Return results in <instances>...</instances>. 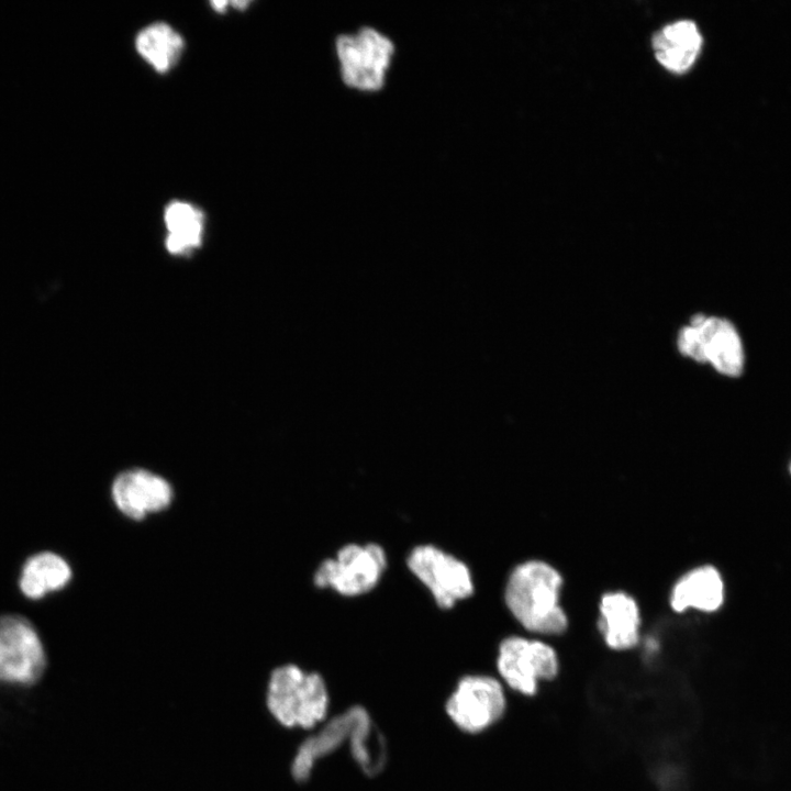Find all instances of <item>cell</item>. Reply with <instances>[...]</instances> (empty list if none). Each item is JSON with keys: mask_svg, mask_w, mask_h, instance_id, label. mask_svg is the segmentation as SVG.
<instances>
[{"mask_svg": "<svg viewBox=\"0 0 791 791\" xmlns=\"http://www.w3.org/2000/svg\"><path fill=\"white\" fill-rule=\"evenodd\" d=\"M562 577L549 564L527 560L517 565L504 587V602L512 616L528 632L559 635L568 619L559 604Z\"/></svg>", "mask_w": 791, "mask_h": 791, "instance_id": "cell-1", "label": "cell"}, {"mask_svg": "<svg viewBox=\"0 0 791 791\" xmlns=\"http://www.w3.org/2000/svg\"><path fill=\"white\" fill-rule=\"evenodd\" d=\"M266 705L276 721L286 727L312 728L327 713L328 694L317 672H307L287 664L272 670Z\"/></svg>", "mask_w": 791, "mask_h": 791, "instance_id": "cell-2", "label": "cell"}, {"mask_svg": "<svg viewBox=\"0 0 791 791\" xmlns=\"http://www.w3.org/2000/svg\"><path fill=\"white\" fill-rule=\"evenodd\" d=\"M388 556L377 543H349L316 567L313 582L346 598L369 593L387 570Z\"/></svg>", "mask_w": 791, "mask_h": 791, "instance_id": "cell-3", "label": "cell"}, {"mask_svg": "<svg viewBox=\"0 0 791 791\" xmlns=\"http://www.w3.org/2000/svg\"><path fill=\"white\" fill-rule=\"evenodd\" d=\"M680 354L698 363H708L727 377L742 375L745 354L734 324L724 317L695 314L677 337Z\"/></svg>", "mask_w": 791, "mask_h": 791, "instance_id": "cell-4", "label": "cell"}, {"mask_svg": "<svg viewBox=\"0 0 791 791\" xmlns=\"http://www.w3.org/2000/svg\"><path fill=\"white\" fill-rule=\"evenodd\" d=\"M394 51L393 42L370 26L342 34L336 38L335 54L343 82L364 92L381 89Z\"/></svg>", "mask_w": 791, "mask_h": 791, "instance_id": "cell-5", "label": "cell"}, {"mask_svg": "<svg viewBox=\"0 0 791 791\" xmlns=\"http://www.w3.org/2000/svg\"><path fill=\"white\" fill-rule=\"evenodd\" d=\"M405 564L442 610L453 609L475 592L474 577L468 565L436 545L414 546Z\"/></svg>", "mask_w": 791, "mask_h": 791, "instance_id": "cell-6", "label": "cell"}, {"mask_svg": "<svg viewBox=\"0 0 791 791\" xmlns=\"http://www.w3.org/2000/svg\"><path fill=\"white\" fill-rule=\"evenodd\" d=\"M43 643L33 624L22 615L0 617V682L31 687L46 668Z\"/></svg>", "mask_w": 791, "mask_h": 791, "instance_id": "cell-7", "label": "cell"}, {"mask_svg": "<svg viewBox=\"0 0 791 791\" xmlns=\"http://www.w3.org/2000/svg\"><path fill=\"white\" fill-rule=\"evenodd\" d=\"M497 669L516 692L533 695L541 680L554 679L559 669L555 649L541 640L512 635L501 640Z\"/></svg>", "mask_w": 791, "mask_h": 791, "instance_id": "cell-8", "label": "cell"}, {"mask_svg": "<svg viewBox=\"0 0 791 791\" xmlns=\"http://www.w3.org/2000/svg\"><path fill=\"white\" fill-rule=\"evenodd\" d=\"M506 700L499 680L490 676L463 677L446 703V712L455 725L467 733H479L498 722Z\"/></svg>", "mask_w": 791, "mask_h": 791, "instance_id": "cell-9", "label": "cell"}, {"mask_svg": "<svg viewBox=\"0 0 791 791\" xmlns=\"http://www.w3.org/2000/svg\"><path fill=\"white\" fill-rule=\"evenodd\" d=\"M115 506L127 517L142 520L166 509L174 491L163 477L145 470L130 469L118 475L111 488Z\"/></svg>", "mask_w": 791, "mask_h": 791, "instance_id": "cell-10", "label": "cell"}, {"mask_svg": "<svg viewBox=\"0 0 791 791\" xmlns=\"http://www.w3.org/2000/svg\"><path fill=\"white\" fill-rule=\"evenodd\" d=\"M599 628L614 650L635 647L639 640L640 613L633 597L623 591L605 593L599 605Z\"/></svg>", "mask_w": 791, "mask_h": 791, "instance_id": "cell-11", "label": "cell"}, {"mask_svg": "<svg viewBox=\"0 0 791 791\" xmlns=\"http://www.w3.org/2000/svg\"><path fill=\"white\" fill-rule=\"evenodd\" d=\"M724 600V584L717 569L701 566L684 573L673 586L670 605L676 612L695 609L714 612Z\"/></svg>", "mask_w": 791, "mask_h": 791, "instance_id": "cell-12", "label": "cell"}, {"mask_svg": "<svg viewBox=\"0 0 791 791\" xmlns=\"http://www.w3.org/2000/svg\"><path fill=\"white\" fill-rule=\"evenodd\" d=\"M702 44L697 25L689 20L671 23L653 37L656 58L667 69L682 73L694 63Z\"/></svg>", "mask_w": 791, "mask_h": 791, "instance_id": "cell-13", "label": "cell"}, {"mask_svg": "<svg viewBox=\"0 0 791 791\" xmlns=\"http://www.w3.org/2000/svg\"><path fill=\"white\" fill-rule=\"evenodd\" d=\"M355 722V706L331 720L317 734L308 737L299 747L292 765V777L305 781L314 762L349 739Z\"/></svg>", "mask_w": 791, "mask_h": 791, "instance_id": "cell-14", "label": "cell"}, {"mask_svg": "<svg viewBox=\"0 0 791 791\" xmlns=\"http://www.w3.org/2000/svg\"><path fill=\"white\" fill-rule=\"evenodd\" d=\"M71 579L68 562L52 552H42L30 557L21 571L20 589L30 599H40L63 589Z\"/></svg>", "mask_w": 791, "mask_h": 791, "instance_id": "cell-15", "label": "cell"}, {"mask_svg": "<svg viewBox=\"0 0 791 791\" xmlns=\"http://www.w3.org/2000/svg\"><path fill=\"white\" fill-rule=\"evenodd\" d=\"M167 227L166 248L170 254L185 255L199 247L203 234V214L194 205L174 201L164 215Z\"/></svg>", "mask_w": 791, "mask_h": 791, "instance_id": "cell-16", "label": "cell"}, {"mask_svg": "<svg viewBox=\"0 0 791 791\" xmlns=\"http://www.w3.org/2000/svg\"><path fill=\"white\" fill-rule=\"evenodd\" d=\"M183 45L180 34L161 22L144 27L135 40L138 54L158 73H166L175 66Z\"/></svg>", "mask_w": 791, "mask_h": 791, "instance_id": "cell-17", "label": "cell"}, {"mask_svg": "<svg viewBox=\"0 0 791 791\" xmlns=\"http://www.w3.org/2000/svg\"><path fill=\"white\" fill-rule=\"evenodd\" d=\"M368 713L360 706H355V722L349 737L354 759L364 772L377 773L385 762L383 747L377 743L378 736L374 733Z\"/></svg>", "mask_w": 791, "mask_h": 791, "instance_id": "cell-18", "label": "cell"}, {"mask_svg": "<svg viewBox=\"0 0 791 791\" xmlns=\"http://www.w3.org/2000/svg\"><path fill=\"white\" fill-rule=\"evenodd\" d=\"M211 4L213 5V8L215 10L223 11L225 9V7L229 4V2L227 1H213Z\"/></svg>", "mask_w": 791, "mask_h": 791, "instance_id": "cell-19", "label": "cell"}]
</instances>
